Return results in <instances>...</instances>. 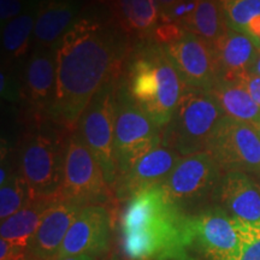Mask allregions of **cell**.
I'll use <instances>...</instances> for the list:
<instances>
[{
    "label": "cell",
    "mask_w": 260,
    "mask_h": 260,
    "mask_svg": "<svg viewBox=\"0 0 260 260\" xmlns=\"http://www.w3.org/2000/svg\"><path fill=\"white\" fill-rule=\"evenodd\" d=\"M23 0H0V19L4 25L22 14Z\"/></svg>",
    "instance_id": "cell-28"
},
{
    "label": "cell",
    "mask_w": 260,
    "mask_h": 260,
    "mask_svg": "<svg viewBox=\"0 0 260 260\" xmlns=\"http://www.w3.org/2000/svg\"><path fill=\"white\" fill-rule=\"evenodd\" d=\"M159 9H160V17L168 14L169 11H171L172 9L176 6L178 3H181L182 0H157Z\"/></svg>",
    "instance_id": "cell-32"
},
{
    "label": "cell",
    "mask_w": 260,
    "mask_h": 260,
    "mask_svg": "<svg viewBox=\"0 0 260 260\" xmlns=\"http://www.w3.org/2000/svg\"><path fill=\"white\" fill-rule=\"evenodd\" d=\"M121 86L133 104L161 130L171 121L187 87L164 47L155 41L135 51Z\"/></svg>",
    "instance_id": "cell-3"
},
{
    "label": "cell",
    "mask_w": 260,
    "mask_h": 260,
    "mask_svg": "<svg viewBox=\"0 0 260 260\" xmlns=\"http://www.w3.org/2000/svg\"><path fill=\"white\" fill-rule=\"evenodd\" d=\"M194 241L213 260H241L251 243L248 222L229 216L213 206L191 216Z\"/></svg>",
    "instance_id": "cell-11"
},
{
    "label": "cell",
    "mask_w": 260,
    "mask_h": 260,
    "mask_svg": "<svg viewBox=\"0 0 260 260\" xmlns=\"http://www.w3.org/2000/svg\"><path fill=\"white\" fill-rule=\"evenodd\" d=\"M224 117L209 92L186 87L169 124L162 129L161 145L181 157L206 152L217 123Z\"/></svg>",
    "instance_id": "cell-5"
},
{
    "label": "cell",
    "mask_w": 260,
    "mask_h": 260,
    "mask_svg": "<svg viewBox=\"0 0 260 260\" xmlns=\"http://www.w3.org/2000/svg\"><path fill=\"white\" fill-rule=\"evenodd\" d=\"M79 5L75 0H42L37 8L32 46L56 48L77 21Z\"/></svg>",
    "instance_id": "cell-19"
},
{
    "label": "cell",
    "mask_w": 260,
    "mask_h": 260,
    "mask_svg": "<svg viewBox=\"0 0 260 260\" xmlns=\"http://www.w3.org/2000/svg\"><path fill=\"white\" fill-rule=\"evenodd\" d=\"M57 81V47H32L24 70L23 98L29 118L34 124L50 121Z\"/></svg>",
    "instance_id": "cell-13"
},
{
    "label": "cell",
    "mask_w": 260,
    "mask_h": 260,
    "mask_svg": "<svg viewBox=\"0 0 260 260\" xmlns=\"http://www.w3.org/2000/svg\"><path fill=\"white\" fill-rule=\"evenodd\" d=\"M82 209L61 198L52 205L28 243V260L57 259L71 224Z\"/></svg>",
    "instance_id": "cell-16"
},
{
    "label": "cell",
    "mask_w": 260,
    "mask_h": 260,
    "mask_svg": "<svg viewBox=\"0 0 260 260\" xmlns=\"http://www.w3.org/2000/svg\"><path fill=\"white\" fill-rule=\"evenodd\" d=\"M184 30L203 38L213 45L225 32L228 25L218 0H197L188 17L182 22Z\"/></svg>",
    "instance_id": "cell-23"
},
{
    "label": "cell",
    "mask_w": 260,
    "mask_h": 260,
    "mask_svg": "<svg viewBox=\"0 0 260 260\" xmlns=\"http://www.w3.org/2000/svg\"><path fill=\"white\" fill-rule=\"evenodd\" d=\"M0 87H2V96L5 100L17 102L21 96V90H18L17 84L4 71H2V84H0Z\"/></svg>",
    "instance_id": "cell-29"
},
{
    "label": "cell",
    "mask_w": 260,
    "mask_h": 260,
    "mask_svg": "<svg viewBox=\"0 0 260 260\" xmlns=\"http://www.w3.org/2000/svg\"><path fill=\"white\" fill-rule=\"evenodd\" d=\"M218 65L219 81L240 82L249 74L259 47L251 37L228 29L212 45Z\"/></svg>",
    "instance_id": "cell-18"
},
{
    "label": "cell",
    "mask_w": 260,
    "mask_h": 260,
    "mask_svg": "<svg viewBox=\"0 0 260 260\" xmlns=\"http://www.w3.org/2000/svg\"><path fill=\"white\" fill-rule=\"evenodd\" d=\"M118 76L110 80L94 96L81 116L76 132L99 162L110 188L115 191L118 178L115 157L116 99Z\"/></svg>",
    "instance_id": "cell-7"
},
{
    "label": "cell",
    "mask_w": 260,
    "mask_h": 260,
    "mask_svg": "<svg viewBox=\"0 0 260 260\" xmlns=\"http://www.w3.org/2000/svg\"><path fill=\"white\" fill-rule=\"evenodd\" d=\"M255 129H256V132H258V135H259V138H260V123H259V124L255 125Z\"/></svg>",
    "instance_id": "cell-35"
},
{
    "label": "cell",
    "mask_w": 260,
    "mask_h": 260,
    "mask_svg": "<svg viewBox=\"0 0 260 260\" xmlns=\"http://www.w3.org/2000/svg\"><path fill=\"white\" fill-rule=\"evenodd\" d=\"M59 198L35 197L23 209L5 220H2V239L28 248V243L37 232L45 213Z\"/></svg>",
    "instance_id": "cell-20"
},
{
    "label": "cell",
    "mask_w": 260,
    "mask_h": 260,
    "mask_svg": "<svg viewBox=\"0 0 260 260\" xmlns=\"http://www.w3.org/2000/svg\"><path fill=\"white\" fill-rule=\"evenodd\" d=\"M121 37L110 25L79 18L57 46V81L50 121L74 133L81 116L105 84L119 75Z\"/></svg>",
    "instance_id": "cell-1"
},
{
    "label": "cell",
    "mask_w": 260,
    "mask_h": 260,
    "mask_svg": "<svg viewBox=\"0 0 260 260\" xmlns=\"http://www.w3.org/2000/svg\"><path fill=\"white\" fill-rule=\"evenodd\" d=\"M228 28L246 32L252 19L260 17V0H218Z\"/></svg>",
    "instance_id": "cell-26"
},
{
    "label": "cell",
    "mask_w": 260,
    "mask_h": 260,
    "mask_svg": "<svg viewBox=\"0 0 260 260\" xmlns=\"http://www.w3.org/2000/svg\"><path fill=\"white\" fill-rule=\"evenodd\" d=\"M161 134L162 130L133 104L119 84L117 88L113 145L118 177L128 172L139 159L160 146Z\"/></svg>",
    "instance_id": "cell-9"
},
{
    "label": "cell",
    "mask_w": 260,
    "mask_h": 260,
    "mask_svg": "<svg viewBox=\"0 0 260 260\" xmlns=\"http://www.w3.org/2000/svg\"><path fill=\"white\" fill-rule=\"evenodd\" d=\"M249 74H254V75H258V76H260V50L258 52V56H256L254 61H253Z\"/></svg>",
    "instance_id": "cell-34"
},
{
    "label": "cell",
    "mask_w": 260,
    "mask_h": 260,
    "mask_svg": "<svg viewBox=\"0 0 260 260\" xmlns=\"http://www.w3.org/2000/svg\"><path fill=\"white\" fill-rule=\"evenodd\" d=\"M217 201L229 216L243 222H260V187L245 172H225L220 180Z\"/></svg>",
    "instance_id": "cell-17"
},
{
    "label": "cell",
    "mask_w": 260,
    "mask_h": 260,
    "mask_svg": "<svg viewBox=\"0 0 260 260\" xmlns=\"http://www.w3.org/2000/svg\"><path fill=\"white\" fill-rule=\"evenodd\" d=\"M37 10H27L3 27L2 45L6 57L18 59L27 54L32 42Z\"/></svg>",
    "instance_id": "cell-24"
},
{
    "label": "cell",
    "mask_w": 260,
    "mask_h": 260,
    "mask_svg": "<svg viewBox=\"0 0 260 260\" xmlns=\"http://www.w3.org/2000/svg\"><path fill=\"white\" fill-rule=\"evenodd\" d=\"M162 47L186 86L210 92L218 83L216 54L212 45L203 38L184 30L180 38Z\"/></svg>",
    "instance_id": "cell-12"
},
{
    "label": "cell",
    "mask_w": 260,
    "mask_h": 260,
    "mask_svg": "<svg viewBox=\"0 0 260 260\" xmlns=\"http://www.w3.org/2000/svg\"><path fill=\"white\" fill-rule=\"evenodd\" d=\"M222 169L209 152H200L180 160L161 184L170 199L189 216L210 209L217 200Z\"/></svg>",
    "instance_id": "cell-6"
},
{
    "label": "cell",
    "mask_w": 260,
    "mask_h": 260,
    "mask_svg": "<svg viewBox=\"0 0 260 260\" xmlns=\"http://www.w3.org/2000/svg\"><path fill=\"white\" fill-rule=\"evenodd\" d=\"M112 216L104 205L86 206L71 224L61 245L59 256L89 255L94 259L110 251Z\"/></svg>",
    "instance_id": "cell-14"
},
{
    "label": "cell",
    "mask_w": 260,
    "mask_h": 260,
    "mask_svg": "<svg viewBox=\"0 0 260 260\" xmlns=\"http://www.w3.org/2000/svg\"><path fill=\"white\" fill-rule=\"evenodd\" d=\"M241 260H260V239L247 247Z\"/></svg>",
    "instance_id": "cell-31"
},
{
    "label": "cell",
    "mask_w": 260,
    "mask_h": 260,
    "mask_svg": "<svg viewBox=\"0 0 260 260\" xmlns=\"http://www.w3.org/2000/svg\"><path fill=\"white\" fill-rule=\"evenodd\" d=\"M124 260H181L194 242L191 216L160 186L128 200L121 219Z\"/></svg>",
    "instance_id": "cell-2"
},
{
    "label": "cell",
    "mask_w": 260,
    "mask_h": 260,
    "mask_svg": "<svg viewBox=\"0 0 260 260\" xmlns=\"http://www.w3.org/2000/svg\"><path fill=\"white\" fill-rule=\"evenodd\" d=\"M60 198L81 207L109 206L116 199L99 162L75 130L68 141Z\"/></svg>",
    "instance_id": "cell-8"
},
{
    "label": "cell",
    "mask_w": 260,
    "mask_h": 260,
    "mask_svg": "<svg viewBox=\"0 0 260 260\" xmlns=\"http://www.w3.org/2000/svg\"><path fill=\"white\" fill-rule=\"evenodd\" d=\"M239 83H241L245 87L256 105L260 107V76L254 74H247Z\"/></svg>",
    "instance_id": "cell-30"
},
{
    "label": "cell",
    "mask_w": 260,
    "mask_h": 260,
    "mask_svg": "<svg viewBox=\"0 0 260 260\" xmlns=\"http://www.w3.org/2000/svg\"><path fill=\"white\" fill-rule=\"evenodd\" d=\"M0 260H28V248L2 239Z\"/></svg>",
    "instance_id": "cell-27"
},
{
    "label": "cell",
    "mask_w": 260,
    "mask_h": 260,
    "mask_svg": "<svg viewBox=\"0 0 260 260\" xmlns=\"http://www.w3.org/2000/svg\"><path fill=\"white\" fill-rule=\"evenodd\" d=\"M111 11L117 23L128 34H153L160 21L157 0H112Z\"/></svg>",
    "instance_id": "cell-21"
},
{
    "label": "cell",
    "mask_w": 260,
    "mask_h": 260,
    "mask_svg": "<svg viewBox=\"0 0 260 260\" xmlns=\"http://www.w3.org/2000/svg\"><path fill=\"white\" fill-rule=\"evenodd\" d=\"M48 122L34 124L22 140L18 174L24 178L34 197H60L65 154L70 135L63 126L53 129Z\"/></svg>",
    "instance_id": "cell-4"
},
{
    "label": "cell",
    "mask_w": 260,
    "mask_h": 260,
    "mask_svg": "<svg viewBox=\"0 0 260 260\" xmlns=\"http://www.w3.org/2000/svg\"><path fill=\"white\" fill-rule=\"evenodd\" d=\"M209 93L214 98L224 116L254 126L260 123V107L241 83L218 81Z\"/></svg>",
    "instance_id": "cell-22"
},
{
    "label": "cell",
    "mask_w": 260,
    "mask_h": 260,
    "mask_svg": "<svg viewBox=\"0 0 260 260\" xmlns=\"http://www.w3.org/2000/svg\"><path fill=\"white\" fill-rule=\"evenodd\" d=\"M54 260H96L89 255H70V256H58Z\"/></svg>",
    "instance_id": "cell-33"
},
{
    "label": "cell",
    "mask_w": 260,
    "mask_h": 260,
    "mask_svg": "<svg viewBox=\"0 0 260 260\" xmlns=\"http://www.w3.org/2000/svg\"><path fill=\"white\" fill-rule=\"evenodd\" d=\"M181 155L167 146H158L148 152L128 172L117 178L115 195L117 200L132 199L140 191L160 186L176 167Z\"/></svg>",
    "instance_id": "cell-15"
},
{
    "label": "cell",
    "mask_w": 260,
    "mask_h": 260,
    "mask_svg": "<svg viewBox=\"0 0 260 260\" xmlns=\"http://www.w3.org/2000/svg\"><path fill=\"white\" fill-rule=\"evenodd\" d=\"M256 45H258V47H259V50H260V39L258 40V42H256Z\"/></svg>",
    "instance_id": "cell-36"
},
{
    "label": "cell",
    "mask_w": 260,
    "mask_h": 260,
    "mask_svg": "<svg viewBox=\"0 0 260 260\" xmlns=\"http://www.w3.org/2000/svg\"><path fill=\"white\" fill-rule=\"evenodd\" d=\"M206 152L226 172H260V138L255 126L249 123L222 117Z\"/></svg>",
    "instance_id": "cell-10"
},
{
    "label": "cell",
    "mask_w": 260,
    "mask_h": 260,
    "mask_svg": "<svg viewBox=\"0 0 260 260\" xmlns=\"http://www.w3.org/2000/svg\"><path fill=\"white\" fill-rule=\"evenodd\" d=\"M34 194L17 172H14L3 186H0V218L5 220L18 212L34 199Z\"/></svg>",
    "instance_id": "cell-25"
}]
</instances>
